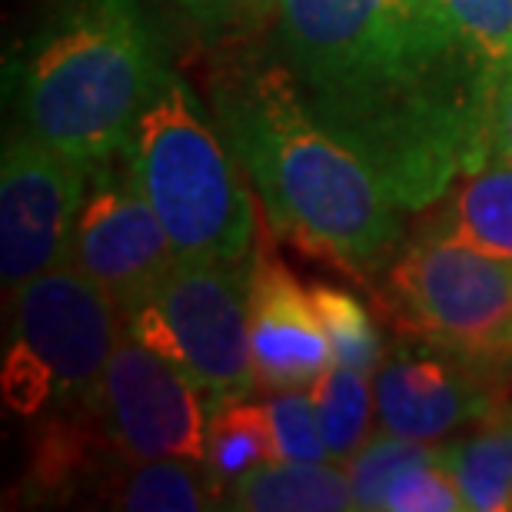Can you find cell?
<instances>
[{"instance_id": "obj_12", "label": "cell", "mask_w": 512, "mask_h": 512, "mask_svg": "<svg viewBox=\"0 0 512 512\" xmlns=\"http://www.w3.org/2000/svg\"><path fill=\"white\" fill-rule=\"evenodd\" d=\"M376 416L386 433L439 446L459 426L489 416V389L463 366L393 356L373 373Z\"/></svg>"}, {"instance_id": "obj_14", "label": "cell", "mask_w": 512, "mask_h": 512, "mask_svg": "<svg viewBox=\"0 0 512 512\" xmlns=\"http://www.w3.org/2000/svg\"><path fill=\"white\" fill-rule=\"evenodd\" d=\"M446 233L512 260V163H486L456 180Z\"/></svg>"}, {"instance_id": "obj_18", "label": "cell", "mask_w": 512, "mask_h": 512, "mask_svg": "<svg viewBox=\"0 0 512 512\" xmlns=\"http://www.w3.org/2000/svg\"><path fill=\"white\" fill-rule=\"evenodd\" d=\"M310 393L333 463H346L370 439V423L376 413L373 373L333 363L310 383Z\"/></svg>"}, {"instance_id": "obj_21", "label": "cell", "mask_w": 512, "mask_h": 512, "mask_svg": "<svg viewBox=\"0 0 512 512\" xmlns=\"http://www.w3.org/2000/svg\"><path fill=\"white\" fill-rule=\"evenodd\" d=\"M263 406L276 459H286V463H333L330 449L323 443L313 393H303V386L273 389V396Z\"/></svg>"}, {"instance_id": "obj_2", "label": "cell", "mask_w": 512, "mask_h": 512, "mask_svg": "<svg viewBox=\"0 0 512 512\" xmlns=\"http://www.w3.org/2000/svg\"><path fill=\"white\" fill-rule=\"evenodd\" d=\"M217 117L276 230L350 266H370L396 243L393 193L310 114L286 64L223 84Z\"/></svg>"}, {"instance_id": "obj_10", "label": "cell", "mask_w": 512, "mask_h": 512, "mask_svg": "<svg viewBox=\"0 0 512 512\" xmlns=\"http://www.w3.org/2000/svg\"><path fill=\"white\" fill-rule=\"evenodd\" d=\"M114 160L94 170L97 183L80 203L67 260L104 286L124 316H130L167 280L180 256L160 217L133 183L127 160L124 173L114 167Z\"/></svg>"}, {"instance_id": "obj_13", "label": "cell", "mask_w": 512, "mask_h": 512, "mask_svg": "<svg viewBox=\"0 0 512 512\" xmlns=\"http://www.w3.org/2000/svg\"><path fill=\"white\" fill-rule=\"evenodd\" d=\"M227 506L243 512H346L356 509L340 463L273 459L227 489Z\"/></svg>"}, {"instance_id": "obj_26", "label": "cell", "mask_w": 512, "mask_h": 512, "mask_svg": "<svg viewBox=\"0 0 512 512\" xmlns=\"http://www.w3.org/2000/svg\"><path fill=\"white\" fill-rule=\"evenodd\" d=\"M509 419H512V406H509Z\"/></svg>"}, {"instance_id": "obj_23", "label": "cell", "mask_w": 512, "mask_h": 512, "mask_svg": "<svg viewBox=\"0 0 512 512\" xmlns=\"http://www.w3.org/2000/svg\"><path fill=\"white\" fill-rule=\"evenodd\" d=\"M386 512H459L466 509V499L459 493L453 473L446 469V459H429V463L406 466L403 473L389 479Z\"/></svg>"}, {"instance_id": "obj_6", "label": "cell", "mask_w": 512, "mask_h": 512, "mask_svg": "<svg viewBox=\"0 0 512 512\" xmlns=\"http://www.w3.org/2000/svg\"><path fill=\"white\" fill-rule=\"evenodd\" d=\"M127 330L173 360L213 406L253 396L250 270L243 260H180L127 316Z\"/></svg>"}, {"instance_id": "obj_8", "label": "cell", "mask_w": 512, "mask_h": 512, "mask_svg": "<svg viewBox=\"0 0 512 512\" xmlns=\"http://www.w3.org/2000/svg\"><path fill=\"white\" fill-rule=\"evenodd\" d=\"M213 399L177 363L130 330L107 363L97 413L110 446L127 466L153 459H193L207 466Z\"/></svg>"}, {"instance_id": "obj_11", "label": "cell", "mask_w": 512, "mask_h": 512, "mask_svg": "<svg viewBox=\"0 0 512 512\" xmlns=\"http://www.w3.org/2000/svg\"><path fill=\"white\" fill-rule=\"evenodd\" d=\"M250 350L263 389L310 386L333 366V350L306 286L260 250L250 266Z\"/></svg>"}, {"instance_id": "obj_7", "label": "cell", "mask_w": 512, "mask_h": 512, "mask_svg": "<svg viewBox=\"0 0 512 512\" xmlns=\"http://www.w3.org/2000/svg\"><path fill=\"white\" fill-rule=\"evenodd\" d=\"M389 283L429 343L463 360L512 356V260L443 230L399 256Z\"/></svg>"}, {"instance_id": "obj_4", "label": "cell", "mask_w": 512, "mask_h": 512, "mask_svg": "<svg viewBox=\"0 0 512 512\" xmlns=\"http://www.w3.org/2000/svg\"><path fill=\"white\" fill-rule=\"evenodd\" d=\"M124 160L180 260H247L253 200L193 90L170 70L143 104Z\"/></svg>"}, {"instance_id": "obj_9", "label": "cell", "mask_w": 512, "mask_h": 512, "mask_svg": "<svg viewBox=\"0 0 512 512\" xmlns=\"http://www.w3.org/2000/svg\"><path fill=\"white\" fill-rule=\"evenodd\" d=\"M87 167L20 127L0 163V280L17 293L67 260Z\"/></svg>"}, {"instance_id": "obj_22", "label": "cell", "mask_w": 512, "mask_h": 512, "mask_svg": "<svg viewBox=\"0 0 512 512\" xmlns=\"http://www.w3.org/2000/svg\"><path fill=\"white\" fill-rule=\"evenodd\" d=\"M476 57L503 77L512 67V0H436Z\"/></svg>"}, {"instance_id": "obj_15", "label": "cell", "mask_w": 512, "mask_h": 512, "mask_svg": "<svg viewBox=\"0 0 512 512\" xmlns=\"http://www.w3.org/2000/svg\"><path fill=\"white\" fill-rule=\"evenodd\" d=\"M466 509L512 512V419H493L479 433L443 446Z\"/></svg>"}, {"instance_id": "obj_24", "label": "cell", "mask_w": 512, "mask_h": 512, "mask_svg": "<svg viewBox=\"0 0 512 512\" xmlns=\"http://www.w3.org/2000/svg\"><path fill=\"white\" fill-rule=\"evenodd\" d=\"M190 10L193 20L203 27H233L240 20H256L266 7H276V0H180Z\"/></svg>"}, {"instance_id": "obj_16", "label": "cell", "mask_w": 512, "mask_h": 512, "mask_svg": "<svg viewBox=\"0 0 512 512\" xmlns=\"http://www.w3.org/2000/svg\"><path fill=\"white\" fill-rule=\"evenodd\" d=\"M217 499H223V489L213 483L203 463L153 459L130 466L114 493V506L130 512H203L223 506Z\"/></svg>"}, {"instance_id": "obj_19", "label": "cell", "mask_w": 512, "mask_h": 512, "mask_svg": "<svg viewBox=\"0 0 512 512\" xmlns=\"http://www.w3.org/2000/svg\"><path fill=\"white\" fill-rule=\"evenodd\" d=\"M313 306L320 313V323L330 340L333 363L350 366V370L376 373L383 363V346L376 336L370 313L356 296L336 290V286H313Z\"/></svg>"}, {"instance_id": "obj_5", "label": "cell", "mask_w": 512, "mask_h": 512, "mask_svg": "<svg viewBox=\"0 0 512 512\" xmlns=\"http://www.w3.org/2000/svg\"><path fill=\"white\" fill-rule=\"evenodd\" d=\"M127 316L104 286L64 260L14 293L4 356V403L20 416L50 406H97Z\"/></svg>"}, {"instance_id": "obj_20", "label": "cell", "mask_w": 512, "mask_h": 512, "mask_svg": "<svg viewBox=\"0 0 512 512\" xmlns=\"http://www.w3.org/2000/svg\"><path fill=\"white\" fill-rule=\"evenodd\" d=\"M439 456H443V449L413 443V439L393 436L383 429V433L366 439V443L340 466L346 479H350L356 509H383L389 479L396 473H403L406 466L429 463V459H439Z\"/></svg>"}, {"instance_id": "obj_17", "label": "cell", "mask_w": 512, "mask_h": 512, "mask_svg": "<svg viewBox=\"0 0 512 512\" xmlns=\"http://www.w3.org/2000/svg\"><path fill=\"white\" fill-rule=\"evenodd\" d=\"M273 459V436L263 403H253L247 396L213 409L207 433V469L213 483L223 489V499L237 479L273 463Z\"/></svg>"}, {"instance_id": "obj_3", "label": "cell", "mask_w": 512, "mask_h": 512, "mask_svg": "<svg viewBox=\"0 0 512 512\" xmlns=\"http://www.w3.org/2000/svg\"><path fill=\"white\" fill-rule=\"evenodd\" d=\"M160 77L137 0H54L20 64L24 130L94 173L124 153Z\"/></svg>"}, {"instance_id": "obj_1", "label": "cell", "mask_w": 512, "mask_h": 512, "mask_svg": "<svg viewBox=\"0 0 512 512\" xmlns=\"http://www.w3.org/2000/svg\"><path fill=\"white\" fill-rule=\"evenodd\" d=\"M283 64L310 114L399 207L489 163L499 77L436 0H276Z\"/></svg>"}, {"instance_id": "obj_25", "label": "cell", "mask_w": 512, "mask_h": 512, "mask_svg": "<svg viewBox=\"0 0 512 512\" xmlns=\"http://www.w3.org/2000/svg\"><path fill=\"white\" fill-rule=\"evenodd\" d=\"M489 163H512V67L503 70L493 104V137H489Z\"/></svg>"}]
</instances>
